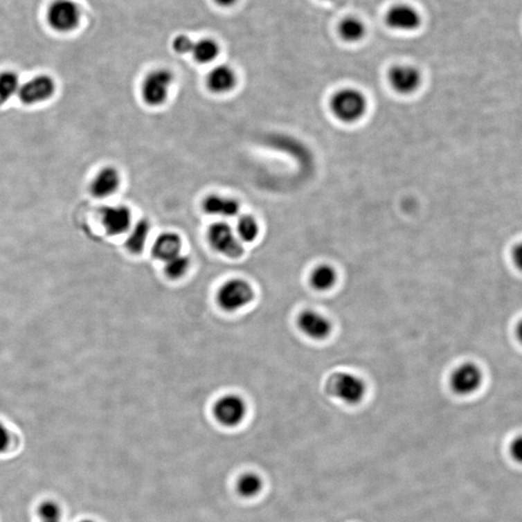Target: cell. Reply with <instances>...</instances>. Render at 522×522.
<instances>
[{"label":"cell","instance_id":"cell-16","mask_svg":"<svg viewBox=\"0 0 522 522\" xmlns=\"http://www.w3.org/2000/svg\"><path fill=\"white\" fill-rule=\"evenodd\" d=\"M387 24L399 30H412L418 28L421 19L415 10L408 6H397L387 14Z\"/></svg>","mask_w":522,"mask_h":522},{"label":"cell","instance_id":"cell-29","mask_svg":"<svg viewBox=\"0 0 522 522\" xmlns=\"http://www.w3.org/2000/svg\"><path fill=\"white\" fill-rule=\"evenodd\" d=\"M511 453L516 460L521 462L522 458V441L521 438L516 439L512 444Z\"/></svg>","mask_w":522,"mask_h":522},{"label":"cell","instance_id":"cell-8","mask_svg":"<svg viewBox=\"0 0 522 522\" xmlns=\"http://www.w3.org/2000/svg\"><path fill=\"white\" fill-rule=\"evenodd\" d=\"M482 382V370L473 363H465L456 368L450 379L453 392L460 396H468L477 392Z\"/></svg>","mask_w":522,"mask_h":522},{"label":"cell","instance_id":"cell-17","mask_svg":"<svg viewBox=\"0 0 522 522\" xmlns=\"http://www.w3.org/2000/svg\"><path fill=\"white\" fill-rule=\"evenodd\" d=\"M182 248L181 237L174 233H163L156 238L152 253L158 260L165 261L180 253Z\"/></svg>","mask_w":522,"mask_h":522},{"label":"cell","instance_id":"cell-31","mask_svg":"<svg viewBox=\"0 0 522 522\" xmlns=\"http://www.w3.org/2000/svg\"><path fill=\"white\" fill-rule=\"evenodd\" d=\"M80 522H95V521H80Z\"/></svg>","mask_w":522,"mask_h":522},{"label":"cell","instance_id":"cell-27","mask_svg":"<svg viewBox=\"0 0 522 522\" xmlns=\"http://www.w3.org/2000/svg\"><path fill=\"white\" fill-rule=\"evenodd\" d=\"M195 41L186 34H180L172 41V48L178 55H190Z\"/></svg>","mask_w":522,"mask_h":522},{"label":"cell","instance_id":"cell-18","mask_svg":"<svg viewBox=\"0 0 522 522\" xmlns=\"http://www.w3.org/2000/svg\"><path fill=\"white\" fill-rule=\"evenodd\" d=\"M150 233V224L147 219H141L132 224L125 240V247L132 253H141L147 243Z\"/></svg>","mask_w":522,"mask_h":522},{"label":"cell","instance_id":"cell-15","mask_svg":"<svg viewBox=\"0 0 522 522\" xmlns=\"http://www.w3.org/2000/svg\"><path fill=\"white\" fill-rule=\"evenodd\" d=\"M201 207L206 214L224 218L235 217L240 211V204L236 199L219 195L207 196L202 201Z\"/></svg>","mask_w":522,"mask_h":522},{"label":"cell","instance_id":"cell-19","mask_svg":"<svg viewBox=\"0 0 522 522\" xmlns=\"http://www.w3.org/2000/svg\"><path fill=\"white\" fill-rule=\"evenodd\" d=\"M219 53V44L213 39L204 38L199 41H195L192 46V58L201 64H208L213 62Z\"/></svg>","mask_w":522,"mask_h":522},{"label":"cell","instance_id":"cell-23","mask_svg":"<svg viewBox=\"0 0 522 522\" xmlns=\"http://www.w3.org/2000/svg\"><path fill=\"white\" fill-rule=\"evenodd\" d=\"M263 483L261 478L255 473H246L237 483L239 494L246 498H253L260 494L262 489Z\"/></svg>","mask_w":522,"mask_h":522},{"label":"cell","instance_id":"cell-1","mask_svg":"<svg viewBox=\"0 0 522 522\" xmlns=\"http://www.w3.org/2000/svg\"><path fill=\"white\" fill-rule=\"evenodd\" d=\"M327 392L346 404L355 406L364 399L367 386L364 380L354 373L339 372L329 378Z\"/></svg>","mask_w":522,"mask_h":522},{"label":"cell","instance_id":"cell-10","mask_svg":"<svg viewBox=\"0 0 522 522\" xmlns=\"http://www.w3.org/2000/svg\"><path fill=\"white\" fill-rule=\"evenodd\" d=\"M245 402L236 395L222 397L214 406V415L219 423L226 426H235L245 418Z\"/></svg>","mask_w":522,"mask_h":522},{"label":"cell","instance_id":"cell-13","mask_svg":"<svg viewBox=\"0 0 522 522\" xmlns=\"http://www.w3.org/2000/svg\"><path fill=\"white\" fill-rule=\"evenodd\" d=\"M389 82L397 92L407 95L413 93L419 89L422 77L416 68L401 65L390 71Z\"/></svg>","mask_w":522,"mask_h":522},{"label":"cell","instance_id":"cell-4","mask_svg":"<svg viewBox=\"0 0 522 522\" xmlns=\"http://www.w3.org/2000/svg\"><path fill=\"white\" fill-rule=\"evenodd\" d=\"M207 238L211 247L224 257L238 258L242 257L244 249L235 231L228 224L217 222L209 226Z\"/></svg>","mask_w":522,"mask_h":522},{"label":"cell","instance_id":"cell-22","mask_svg":"<svg viewBox=\"0 0 522 522\" xmlns=\"http://www.w3.org/2000/svg\"><path fill=\"white\" fill-rule=\"evenodd\" d=\"M235 233L241 242H253L258 238L260 233V226H258L257 219L251 215H243L238 219Z\"/></svg>","mask_w":522,"mask_h":522},{"label":"cell","instance_id":"cell-25","mask_svg":"<svg viewBox=\"0 0 522 522\" xmlns=\"http://www.w3.org/2000/svg\"><path fill=\"white\" fill-rule=\"evenodd\" d=\"M341 37L348 42H356L364 37L365 26L356 19H348L343 21L340 26Z\"/></svg>","mask_w":522,"mask_h":522},{"label":"cell","instance_id":"cell-14","mask_svg":"<svg viewBox=\"0 0 522 522\" xmlns=\"http://www.w3.org/2000/svg\"><path fill=\"white\" fill-rule=\"evenodd\" d=\"M237 84V75L228 65H218L210 71L206 77V85L215 94H226Z\"/></svg>","mask_w":522,"mask_h":522},{"label":"cell","instance_id":"cell-9","mask_svg":"<svg viewBox=\"0 0 522 522\" xmlns=\"http://www.w3.org/2000/svg\"><path fill=\"white\" fill-rule=\"evenodd\" d=\"M100 221L107 234L121 235L128 233L132 226V211L124 204L107 206L100 211Z\"/></svg>","mask_w":522,"mask_h":522},{"label":"cell","instance_id":"cell-3","mask_svg":"<svg viewBox=\"0 0 522 522\" xmlns=\"http://www.w3.org/2000/svg\"><path fill=\"white\" fill-rule=\"evenodd\" d=\"M334 116L345 123L359 121L367 111V100L358 90L346 89L336 92L331 100Z\"/></svg>","mask_w":522,"mask_h":522},{"label":"cell","instance_id":"cell-7","mask_svg":"<svg viewBox=\"0 0 522 522\" xmlns=\"http://www.w3.org/2000/svg\"><path fill=\"white\" fill-rule=\"evenodd\" d=\"M253 299L252 287L241 279L228 280L222 285L217 295L219 307L228 312L238 311L250 304Z\"/></svg>","mask_w":522,"mask_h":522},{"label":"cell","instance_id":"cell-20","mask_svg":"<svg viewBox=\"0 0 522 522\" xmlns=\"http://www.w3.org/2000/svg\"><path fill=\"white\" fill-rule=\"evenodd\" d=\"M336 282V273L330 265L317 266L311 275V285L318 291L331 289Z\"/></svg>","mask_w":522,"mask_h":522},{"label":"cell","instance_id":"cell-32","mask_svg":"<svg viewBox=\"0 0 522 522\" xmlns=\"http://www.w3.org/2000/svg\"><path fill=\"white\" fill-rule=\"evenodd\" d=\"M43 522H61V521H43Z\"/></svg>","mask_w":522,"mask_h":522},{"label":"cell","instance_id":"cell-2","mask_svg":"<svg viewBox=\"0 0 522 522\" xmlns=\"http://www.w3.org/2000/svg\"><path fill=\"white\" fill-rule=\"evenodd\" d=\"M174 75L165 68H158L145 75L141 84V98L147 106L160 107L167 102Z\"/></svg>","mask_w":522,"mask_h":522},{"label":"cell","instance_id":"cell-24","mask_svg":"<svg viewBox=\"0 0 522 522\" xmlns=\"http://www.w3.org/2000/svg\"><path fill=\"white\" fill-rule=\"evenodd\" d=\"M190 263H191V261H190L189 258L181 255V253H178L175 257L165 261V274L170 279H179L186 274L187 271L189 270Z\"/></svg>","mask_w":522,"mask_h":522},{"label":"cell","instance_id":"cell-12","mask_svg":"<svg viewBox=\"0 0 522 522\" xmlns=\"http://www.w3.org/2000/svg\"><path fill=\"white\" fill-rule=\"evenodd\" d=\"M300 330L314 340L321 341L328 338L332 332L331 321L323 314L314 309H305L299 314L297 321Z\"/></svg>","mask_w":522,"mask_h":522},{"label":"cell","instance_id":"cell-28","mask_svg":"<svg viewBox=\"0 0 522 522\" xmlns=\"http://www.w3.org/2000/svg\"><path fill=\"white\" fill-rule=\"evenodd\" d=\"M10 433L3 424H0V453H4L10 445Z\"/></svg>","mask_w":522,"mask_h":522},{"label":"cell","instance_id":"cell-11","mask_svg":"<svg viewBox=\"0 0 522 522\" xmlns=\"http://www.w3.org/2000/svg\"><path fill=\"white\" fill-rule=\"evenodd\" d=\"M121 185V174L116 168L106 165L95 173L89 184V191L96 199L114 196Z\"/></svg>","mask_w":522,"mask_h":522},{"label":"cell","instance_id":"cell-26","mask_svg":"<svg viewBox=\"0 0 522 522\" xmlns=\"http://www.w3.org/2000/svg\"><path fill=\"white\" fill-rule=\"evenodd\" d=\"M38 516L41 522L61 521V509L55 501H45L39 506Z\"/></svg>","mask_w":522,"mask_h":522},{"label":"cell","instance_id":"cell-21","mask_svg":"<svg viewBox=\"0 0 522 522\" xmlns=\"http://www.w3.org/2000/svg\"><path fill=\"white\" fill-rule=\"evenodd\" d=\"M19 75L12 70L0 72V105L6 103L15 95H18L21 87Z\"/></svg>","mask_w":522,"mask_h":522},{"label":"cell","instance_id":"cell-6","mask_svg":"<svg viewBox=\"0 0 522 522\" xmlns=\"http://www.w3.org/2000/svg\"><path fill=\"white\" fill-rule=\"evenodd\" d=\"M55 92L56 82L53 78L41 74L21 84L17 96L26 106H34L48 102L55 96Z\"/></svg>","mask_w":522,"mask_h":522},{"label":"cell","instance_id":"cell-30","mask_svg":"<svg viewBox=\"0 0 522 522\" xmlns=\"http://www.w3.org/2000/svg\"><path fill=\"white\" fill-rule=\"evenodd\" d=\"M215 2L222 7H231L237 2V0H215Z\"/></svg>","mask_w":522,"mask_h":522},{"label":"cell","instance_id":"cell-5","mask_svg":"<svg viewBox=\"0 0 522 522\" xmlns=\"http://www.w3.org/2000/svg\"><path fill=\"white\" fill-rule=\"evenodd\" d=\"M47 21L53 30L70 33L79 26L80 7L73 0H53L48 8Z\"/></svg>","mask_w":522,"mask_h":522}]
</instances>
